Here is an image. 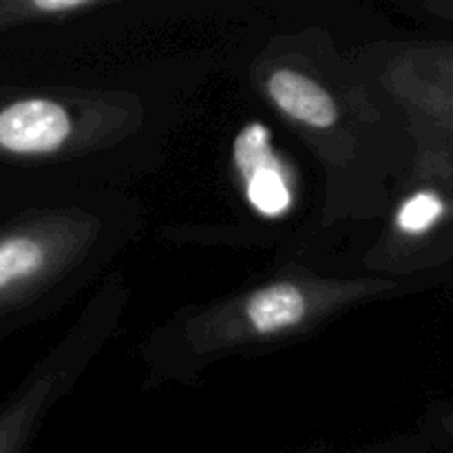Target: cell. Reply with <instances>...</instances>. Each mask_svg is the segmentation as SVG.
Returning <instances> with one entry per match:
<instances>
[{
	"label": "cell",
	"mask_w": 453,
	"mask_h": 453,
	"mask_svg": "<svg viewBox=\"0 0 453 453\" xmlns=\"http://www.w3.org/2000/svg\"><path fill=\"white\" fill-rule=\"evenodd\" d=\"M234 66L321 168L319 233H349L370 219L367 142L379 88L321 18H270L255 27Z\"/></svg>",
	"instance_id": "1"
},
{
	"label": "cell",
	"mask_w": 453,
	"mask_h": 453,
	"mask_svg": "<svg viewBox=\"0 0 453 453\" xmlns=\"http://www.w3.org/2000/svg\"><path fill=\"white\" fill-rule=\"evenodd\" d=\"M180 93L155 80L0 84V164L42 184L127 188L166 155Z\"/></svg>",
	"instance_id": "2"
},
{
	"label": "cell",
	"mask_w": 453,
	"mask_h": 453,
	"mask_svg": "<svg viewBox=\"0 0 453 453\" xmlns=\"http://www.w3.org/2000/svg\"><path fill=\"white\" fill-rule=\"evenodd\" d=\"M389 286L383 279L327 274L296 261L233 295L180 308L146 334L137 352L150 383L190 385L226 358L312 339Z\"/></svg>",
	"instance_id": "3"
},
{
	"label": "cell",
	"mask_w": 453,
	"mask_h": 453,
	"mask_svg": "<svg viewBox=\"0 0 453 453\" xmlns=\"http://www.w3.org/2000/svg\"><path fill=\"white\" fill-rule=\"evenodd\" d=\"M144 228L127 188L47 184L0 219V323L60 312L109 270Z\"/></svg>",
	"instance_id": "4"
},
{
	"label": "cell",
	"mask_w": 453,
	"mask_h": 453,
	"mask_svg": "<svg viewBox=\"0 0 453 453\" xmlns=\"http://www.w3.org/2000/svg\"><path fill=\"white\" fill-rule=\"evenodd\" d=\"M124 273L113 270L88 299L73 326L27 370L0 401V453H29L53 407L71 394L88 365L113 339L128 305Z\"/></svg>",
	"instance_id": "5"
},
{
	"label": "cell",
	"mask_w": 453,
	"mask_h": 453,
	"mask_svg": "<svg viewBox=\"0 0 453 453\" xmlns=\"http://www.w3.org/2000/svg\"><path fill=\"white\" fill-rule=\"evenodd\" d=\"M230 155L234 188L243 208L259 219L257 230L268 234L265 243H274V233L286 228L283 224L296 215L301 202L295 162L279 150L273 128L259 119L248 122L234 135Z\"/></svg>",
	"instance_id": "6"
},
{
	"label": "cell",
	"mask_w": 453,
	"mask_h": 453,
	"mask_svg": "<svg viewBox=\"0 0 453 453\" xmlns=\"http://www.w3.org/2000/svg\"><path fill=\"white\" fill-rule=\"evenodd\" d=\"M447 203L436 190H414L398 202L392 215V230L398 237L420 239L445 217Z\"/></svg>",
	"instance_id": "7"
},
{
	"label": "cell",
	"mask_w": 453,
	"mask_h": 453,
	"mask_svg": "<svg viewBox=\"0 0 453 453\" xmlns=\"http://www.w3.org/2000/svg\"><path fill=\"white\" fill-rule=\"evenodd\" d=\"M296 453H334V451L326 449V447H310V449H303V451H296Z\"/></svg>",
	"instance_id": "8"
}]
</instances>
